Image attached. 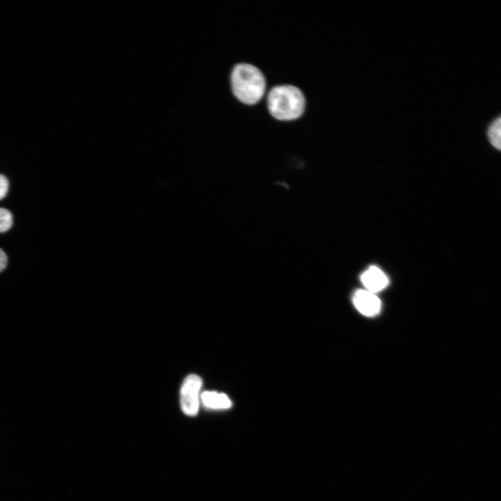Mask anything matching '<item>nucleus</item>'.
Listing matches in <instances>:
<instances>
[{
    "mask_svg": "<svg viewBox=\"0 0 501 501\" xmlns=\"http://www.w3.org/2000/svg\"><path fill=\"white\" fill-rule=\"evenodd\" d=\"M230 80L234 96L248 105L257 103L266 89V81L262 72L248 63L236 65L232 71Z\"/></svg>",
    "mask_w": 501,
    "mask_h": 501,
    "instance_id": "nucleus-1",
    "label": "nucleus"
},
{
    "mask_svg": "<svg viewBox=\"0 0 501 501\" xmlns=\"http://www.w3.org/2000/svg\"><path fill=\"white\" fill-rule=\"evenodd\" d=\"M268 109L273 117L288 121L299 118L305 106V99L301 90L292 85L273 87L267 97Z\"/></svg>",
    "mask_w": 501,
    "mask_h": 501,
    "instance_id": "nucleus-2",
    "label": "nucleus"
},
{
    "mask_svg": "<svg viewBox=\"0 0 501 501\" xmlns=\"http://www.w3.org/2000/svg\"><path fill=\"white\" fill-rule=\"evenodd\" d=\"M202 383L201 378L196 374L189 375L183 382L180 391V404L182 411L189 416H195L198 412Z\"/></svg>",
    "mask_w": 501,
    "mask_h": 501,
    "instance_id": "nucleus-3",
    "label": "nucleus"
},
{
    "mask_svg": "<svg viewBox=\"0 0 501 501\" xmlns=\"http://www.w3.org/2000/svg\"><path fill=\"white\" fill-rule=\"evenodd\" d=\"M353 303L360 313L367 317L377 315L381 307L379 299L367 289L356 291L353 295Z\"/></svg>",
    "mask_w": 501,
    "mask_h": 501,
    "instance_id": "nucleus-4",
    "label": "nucleus"
},
{
    "mask_svg": "<svg viewBox=\"0 0 501 501\" xmlns=\"http://www.w3.org/2000/svg\"><path fill=\"white\" fill-rule=\"evenodd\" d=\"M360 280L367 290L373 293L382 290L388 283L385 274L376 267H371L364 271Z\"/></svg>",
    "mask_w": 501,
    "mask_h": 501,
    "instance_id": "nucleus-5",
    "label": "nucleus"
},
{
    "mask_svg": "<svg viewBox=\"0 0 501 501\" xmlns=\"http://www.w3.org/2000/svg\"><path fill=\"white\" fill-rule=\"evenodd\" d=\"M200 397L203 404L209 408L225 409L231 406L230 399L223 393L206 391L201 394Z\"/></svg>",
    "mask_w": 501,
    "mask_h": 501,
    "instance_id": "nucleus-6",
    "label": "nucleus"
},
{
    "mask_svg": "<svg viewBox=\"0 0 501 501\" xmlns=\"http://www.w3.org/2000/svg\"><path fill=\"white\" fill-rule=\"evenodd\" d=\"M486 136L491 145L500 150L501 148V117L494 118L486 127Z\"/></svg>",
    "mask_w": 501,
    "mask_h": 501,
    "instance_id": "nucleus-7",
    "label": "nucleus"
},
{
    "mask_svg": "<svg viewBox=\"0 0 501 501\" xmlns=\"http://www.w3.org/2000/svg\"><path fill=\"white\" fill-rule=\"evenodd\" d=\"M13 225V215L7 209L0 207V233L8 231Z\"/></svg>",
    "mask_w": 501,
    "mask_h": 501,
    "instance_id": "nucleus-8",
    "label": "nucleus"
},
{
    "mask_svg": "<svg viewBox=\"0 0 501 501\" xmlns=\"http://www.w3.org/2000/svg\"><path fill=\"white\" fill-rule=\"evenodd\" d=\"M9 188V182L7 177L0 174V200L3 199L7 194Z\"/></svg>",
    "mask_w": 501,
    "mask_h": 501,
    "instance_id": "nucleus-9",
    "label": "nucleus"
},
{
    "mask_svg": "<svg viewBox=\"0 0 501 501\" xmlns=\"http://www.w3.org/2000/svg\"><path fill=\"white\" fill-rule=\"evenodd\" d=\"M7 255L6 253L0 248V272L2 271L7 265Z\"/></svg>",
    "mask_w": 501,
    "mask_h": 501,
    "instance_id": "nucleus-10",
    "label": "nucleus"
}]
</instances>
